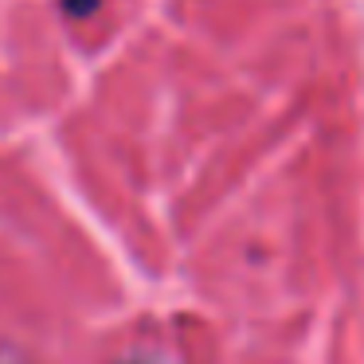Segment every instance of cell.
Segmentation results:
<instances>
[{
	"label": "cell",
	"instance_id": "cell-1",
	"mask_svg": "<svg viewBox=\"0 0 364 364\" xmlns=\"http://www.w3.org/2000/svg\"><path fill=\"white\" fill-rule=\"evenodd\" d=\"M59 4H63L67 16H90V12H98L102 0H59Z\"/></svg>",
	"mask_w": 364,
	"mask_h": 364
}]
</instances>
